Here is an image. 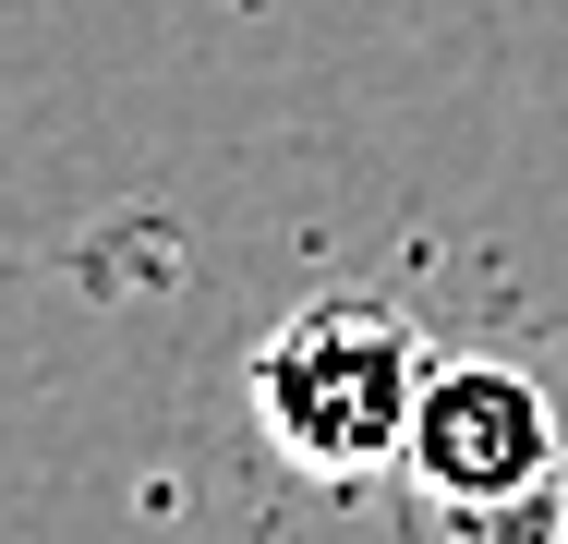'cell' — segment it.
<instances>
[{
  "mask_svg": "<svg viewBox=\"0 0 568 544\" xmlns=\"http://www.w3.org/2000/svg\"><path fill=\"white\" fill-rule=\"evenodd\" d=\"M399 544H568V412L508 351H436L387 472Z\"/></svg>",
  "mask_w": 568,
  "mask_h": 544,
  "instance_id": "obj_1",
  "label": "cell"
},
{
  "mask_svg": "<svg viewBox=\"0 0 568 544\" xmlns=\"http://www.w3.org/2000/svg\"><path fill=\"white\" fill-rule=\"evenodd\" d=\"M424 375H436V339L399 303L327 291V303H303L254 339L242 412H254V447L303 484H387L399 435L424 412Z\"/></svg>",
  "mask_w": 568,
  "mask_h": 544,
  "instance_id": "obj_2",
  "label": "cell"
}]
</instances>
